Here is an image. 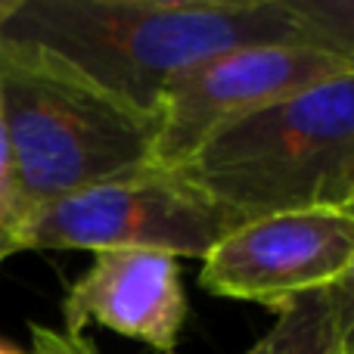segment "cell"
Here are the masks:
<instances>
[{"mask_svg": "<svg viewBox=\"0 0 354 354\" xmlns=\"http://www.w3.org/2000/svg\"><path fill=\"white\" fill-rule=\"evenodd\" d=\"M308 44L342 56L354 68V0H286Z\"/></svg>", "mask_w": 354, "mask_h": 354, "instance_id": "9c48e42d", "label": "cell"}, {"mask_svg": "<svg viewBox=\"0 0 354 354\" xmlns=\"http://www.w3.org/2000/svg\"><path fill=\"white\" fill-rule=\"evenodd\" d=\"M16 3H19V0H0V31H3L6 19L12 16V10H16Z\"/></svg>", "mask_w": 354, "mask_h": 354, "instance_id": "9a60e30c", "label": "cell"}, {"mask_svg": "<svg viewBox=\"0 0 354 354\" xmlns=\"http://www.w3.org/2000/svg\"><path fill=\"white\" fill-rule=\"evenodd\" d=\"M330 208H345V212H354V159L348 162V168L339 177V187L333 193Z\"/></svg>", "mask_w": 354, "mask_h": 354, "instance_id": "4fadbf2b", "label": "cell"}, {"mask_svg": "<svg viewBox=\"0 0 354 354\" xmlns=\"http://www.w3.org/2000/svg\"><path fill=\"white\" fill-rule=\"evenodd\" d=\"M19 212V189H16V162H12V147L6 128L0 122V224L12 227Z\"/></svg>", "mask_w": 354, "mask_h": 354, "instance_id": "8fae6325", "label": "cell"}, {"mask_svg": "<svg viewBox=\"0 0 354 354\" xmlns=\"http://www.w3.org/2000/svg\"><path fill=\"white\" fill-rule=\"evenodd\" d=\"M348 68L351 62L314 44H252L212 56L162 93L153 165L180 168L218 131Z\"/></svg>", "mask_w": 354, "mask_h": 354, "instance_id": "5b68a950", "label": "cell"}, {"mask_svg": "<svg viewBox=\"0 0 354 354\" xmlns=\"http://www.w3.org/2000/svg\"><path fill=\"white\" fill-rule=\"evenodd\" d=\"M183 320L187 292L180 268L177 258L162 252H97L62 301L66 336H84L87 326H103L137 339L156 354H177Z\"/></svg>", "mask_w": 354, "mask_h": 354, "instance_id": "52a82bcc", "label": "cell"}, {"mask_svg": "<svg viewBox=\"0 0 354 354\" xmlns=\"http://www.w3.org/2000/svg\"><path fill=\"white\" fill-rule=\"evenodd\" d=\"M245 354H345L324 292H311L277 311V324Z\"/></svg>", "mask_w": 354, "mask_h": 354, "instance_id": "ba28073f", "label": "cell"}, {"mask_svg": "<svg viewBox=\"0 0 354 354\" xmlns=\"http://www.w3.org/2000/svg\"><path fill=\"white\" fill-rule=\"evenodd\" d=\"M31 342L37 354H100L97 342L87 336H66L62 330L31 324Z\"/></svg>", "mask_w": 354, "mask_h": 354, "instance_id": "7c38bea8", "label": "cell"}, {"mask_svg": "<svg viewBox=\"0 0 354 354\" xmlns=\"http://www.w3.org/2000/svg\"><path fill=\"white\" fill-rule=\"evenodd\" d=\"M0 122L16 162L12 227L44 202L153 165V115L44 50L6 37H0Z\"/></svg>", "mask_w": 354, "mask_h": 354, "instance_id": "7a4b0ae2", "label": "cell"}, {"mask_svg": "<svg viewBox=\"0 0 354 354\" xmlns=\"http://www.w3.org/2000/svg\"><path fill=\"white\" fill-rule=\"evenodd\" d=\"M0 354H37V351H19V348H12V345L0 342Z\"/></svg>", "mask_w": 354, "mask_h": 354, "instance_id": "2e32d148", "label": "cell"}, {"mask_svg": "<svg viewBox=\"0 0 354 354\" xmlns=\"http://www.w3.org/2000/svg\"><path fill=\"white\" fill-rule=\"evenodd\" d=\"M243 224L177 168L147 165L31 208L12 233L25 252H162L205 258Z\"/></svg>", "mask_w": 354, "mask_h": 354, "instance_id": "277c9868", "label": "cell"}, {"mask_svg": "<svg viewBox=\"0 0 354 354\" xmlns=\"http://www.w3.org/2000/svg\"><path fill=\"white\" fill-rule=\"evenodd\" d=\"M324 295H326L333 326H336V336L342 342V351L354 354V258L348 261V268L342 270V277L333 286L324 289Z\"/></svg>", "mask_w": 354, "mask_h": 354, "instance_id": "30bf717a", "label": "cell"}, {"mask_svg": "<svg viewBox=\"0 0 354 354\" xmlns=\"http://www.w3.org/2000/svg\"><path fill=\"white\" fill-rule=\"evenodd\" d=\"M354 258V212L295 208L243 221L202 258L199 286L221 299L280 311L324 292Z\"/></svg>", "mask_w": 354, "mask_h": 354, "instance_id": "8992f818", "label": "cell"}, {"mask_svg": "<svg viewBox=\"0 0 354 354\" xmlns=\"http://www.w3.org/2000/svg\"><path fill=\"white\" fill-rule=\"evenodd\" d=\"M0 37L44 50L153 118L168 84L212 56L308 44L286 0H19Z\"/></svg>", "mask_w": 354, "mask_h": 354, "instance_id": "6da1fadb", "label": "cell"}, {"mask_svg": "<svg viewBox=\"0 0 354 354\" xmlns=\"http://www.w3.org/2000/svg\"><path fill=\"white\" fill-rule=\"evenodd\" d=\"M19 252H25L22 243H19V236L10 230V227L0 224V268H3V264L10 261L12 255H19Z\"/></svg>", "mask_w": 354, "mask_h": 354, "instance_id": "5bb4252c", "label": "cell"}, {"mask_svg": "<svg viewBox=\"0 0 354 354\" xmlns=\"http://www.w3.org/2000/svg\"><path fill=\"white\" fill-rule=\"evenodd\" d=\"M354 159V68L218 131L177 171L218 205L252 221L330 208Z\"/></svg>", "mask_w": 354, "mask_h": 354, "instance_id": "3957f363", "label": "cell"}]
</instances>
